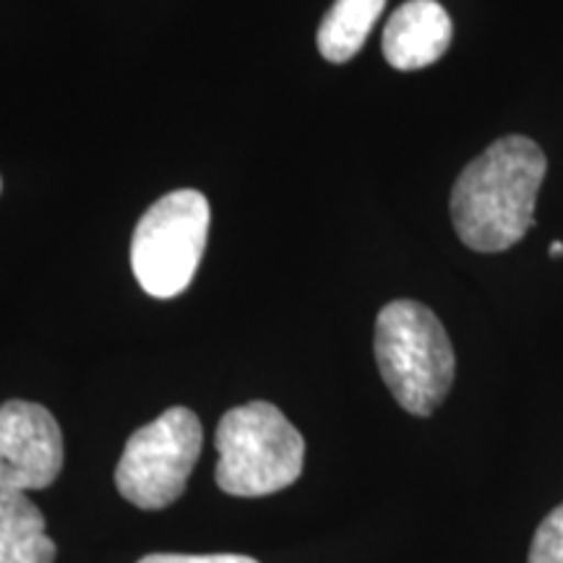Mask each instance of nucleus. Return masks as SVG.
Instances as JSON below:
<instances>
[{"instance_id": "1", "label": "nucleus", "mask_w": 563, "mask_h": 563, "mask_svg": "<svg viewBox=\"0 0 563 563\" xmlns=\"http://www.w3.org/2000/svg\"><path fill=\"white\" fill-rule=\"evenodd\" d=\"M548 159L527 136H504L464 167L452 191L460 241L481 253L511 249L534 224Z\"/></svg>"}, {"instance_id": "2", "label": "nucleus", "mask_w": 563, "mask_h": 563, "mask_svg": "<svg viewBox=\"0 0 563 563\" xmlns=\"http://www.w3.org/2000/svg\"><path fill=\"white\" fill-rule=\"evenodd\" d=\"M376 363L402 410L428 418L454 384L452 340L431 308L418 300L386 302L376 319Z\"/></svg>"}, {"instance_id": "3", "label": "nucleus", "mask_w": 563, "mask_h": 563, "mask_svg": "<svg viewBox=\"0 0 563 563\" xmlns=\"http://www.w3.org/2000/svg\"><path fill=\"white\" fill-rule=\"evenodd\" d=\"M214 481L238 498L279 493L298 481L306 441L298 428L269 402L232 407L217 426Z\"/></svg>"}, {"instance_id": "4", "label": "nucleus", "mask_w": 563, "mask_h": 563, "mask_svg": "<svg viewBox=\"0 0 563 563\" xmlns=\"http://www.w3.org/2000/svg\"><path fill=\"white\" fill-rule=\"evenodd\" d=\"M209 201L191 188L173 191L144 211L131 241V269L141 290L170 300L188 290L209 235Z\"/></svg>"}, {"instance_id": "5", "label": "nucleus", "mask_w": 563, "mask_h": 563, "mask_svg": "<svg viewBox=\"0 0 563 563\" xmlns=\"http://www.w3.org/2000/svg\"><path fill=\"white\" fill-rule=\"evenodd\" d=\"M201 420L188 407H170L125 441L115 470L118 493L144 511L165 509L186 490L201 456Z\"/></svg>"}, {"instance_id": "6", "label": "nucleus", "mask_w": 563, "mask_h": 563, "mask_svg": "<svg viewBox=\"0 0 563 563\" xmlns=\"http://www.w3.org/2000/svg\"><path fill=\"white\" fill-rule=\"evenodd\" d=\"M60 470L63 433L51 410L26 399L0 405V488H51Z\"/></svg>"}, {"instance_id": "7", "label": "nucleus", "mask_w": 563, "mask_h": 563, "mask_svg": "<svg viewBox=\"0 0 563 563\" xmlns=\"http://www.w3.org/2000/svg\"><path fill=\"white\" fill-rule=\"evenodd\" d=\"M454 37L452 19L435 0H407L384 30V58L397 70H420L441 60Z\"/></svg>"}, {"instance_id": "8", "label": "nucleus", "mask_w": 563, "mask_h": 563, "mask_svg": "<svg viewBox=\"0 0 563 563\" xmlns=\"http://www.w3.org/2000/svg\"><path fill=\"white\" fill-rule=\"evenodd\" d=\"M45 514L26 493L0 488V563H55Z\"/></svg>"}, {"instance_id": "9", "label": "nucleus", "mask_w": 563, "mask_h": 563, "mask_svg": "<svg viewBox=\"0 0 563 563\" xmlns=\"http://www.w3.org/2000/svg\"><path fill=\"white\" fill-rule=\"evenodd\" d=\"M386 0H334L323 16L316 42L329 63H347L363 51L365 40L384 13Z\"/></svg>"}, {"instance_id": "10", "label": "nucleus", "mask_w": 563, "mask_h": 563, "mask_svg": "<svg viewBox=\"0 0 563 563\" xmlns=\"http://www.w3.org/2000/svg\"><path fill=\"white\" fill-rule=\"evenodd\" d=\"M527 563H563V504L540 522Z\"/></svg>"}, {"instance_id": "11", "label": "nucleus", "mask_w": 563, "mask_h": 563, "mask_svg": "<svg viewBox=\"0 0 563 563\" xmlns=\"http://www.w3.org/2000/svg\"><path fill=\"white\" fill-rule=\"evenodd\" d=\"M139 563H258L251 555L238 553H214V555H186V553H152Z\"/></svg>"}, {"instance_id": "12", "label": "nucleus", "mask_w": 563, "mask_h": 563, "mask_svg": "<svg viewBox=\"0 0 563 563\" xmlns=\"http://www.w3.org/2000/svg\"><path fill=\"white\" fill-rule=\"evenodd\" d=\"M548 253H551L553 258H555V256H563V243H561V241H553V243H551V251H548Z\"/></svg>"}, {"instance_id": "13", "label": "nucleus", "mask_w": 563, "mask_h": 563, "mask_svg": "<svg viewBox=\"0 0 563 563\" xmlns=\"http://www.w3.org/2000/svg\"><path fill=\"white\" fill-rule=\"evenodd\" d=\"M0 188H3V180H0Z\"/></svg>"}]
</instances>
